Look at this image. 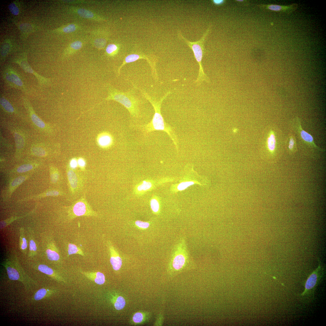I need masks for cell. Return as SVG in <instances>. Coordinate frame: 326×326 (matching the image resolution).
Instances as JSON below:
<instances>
[{
  "label": "cell",
  "mask_w": 326,
  "mask_h": 326,
  "mask_svg": "<svg viewBox=\"0 0 326 326\" xmlns=\"http://www.w3.org/2000/svg\"><path fill=\"white\" fill-rule=\"evenodd\" d=\"M10 46L8 44H5L2 47L1 53L2 56L5 57L7 55L10 50Z\"/></svg>",
  "instance_id": "obj_37"
},
{
  "label": "cell",
  "mask_w": 326,
  "mask_h": 326,
  "mask_svg": "<svg viewBox=\"0 0 326 326\" xmlns=\"http://www.w3.org/2000/svg\"><path fill=\"white\" fill-rule=\"evenodd\" d=\"M80 272L87 278L98 284H103L105 282V276L103 274L100 272H87L81 270Z\"/></svg>",
  "instance_id": "obj_11"
},
{
  "label": "cell",
  "mask_w": 326,
  "mask_h": 326,
  "mask_svg": "<svg viewBox=\"0 0 326 326\" xmlns=\"http://www.w3.org/2000/svg\"><path fill=\"white\" fill-rule=\"evenodd\" d=\"M31 119L34 123L38 127L41 128L45 127L44 123L35 114H32Z\"/></svg>",
  "instance_id": "obj_27"
},
{
  "label": "cell",
  "mask_w": 326,
  "mask_h": 326,
  "mask_svg": "<svg viewBox=\"0 0 326 326\" xmlns=\"http://www.w3.org/2000/svg\"><path fill=\"white\" fill-rule=\"evenodd\" d=\"M78 163L79 165L81 167H83L85 165V163L84 161L82 159L79 160Z\"/></svg>",
  "instance_id": "obj_46"
},
{
  "label": "cell",
  "mask_w": 326,
  "mask_h": 326,
  "mask_svg": "<svg viewBox=\"0 0 326 326\" xmlns=\"http://www.w3.org/2000/svg\"><path fill=\"white\" fill-rule=\"evenodd\" d=\"M0 102L2 107L7 112L12 113L14 112V109L11 103L4 98H1Z\"/></svg>",
  "instance_id": "obj_20"
},
{
  "label": "cell",
  "mask_w": 326,
  "mask_h": 326,
  "mask_svg": "<svg viewBox=\"0 0 326 326\" xmlns=\"http://www.w3.org/2000/svg\"><path fill=\"white\" fill-rule=\"evenodd\" d=\"M138 89L144 97L151 104L155 111V113L152 121L146 125L139 126V128L145 135H147L149 133L155 131H161L166 132L173 142L177 150H178L177 137L171 127L165 122L161 113L162 102L171 92H168L162 97L158 100L150 96L144 91L139 88Z\"/></svg>",
  "instance_id": "obj_1"
},
{
  "label": "cell",
  "mask_w": 326,
  "mask_h": 326,
  "mask_svg": "<svg viewBox=\"0 0 326 326\" xmlns=\"http://www.w3.org/2000/svg\"><path fill=\"white\" fill-rule=\"evenodd\" d=\"M110 249L111 255L110 263L113 269L116 271H118L122 267V260L113 246L110 245Z\"/></svg>",
  "instance_id": "obj_10"
},
{
  "label": "cell",
  "mask_w": 326,
  "mask_h": 326,
  "mask_svg": "<svg viewBox=\"0 0 326 326\" xmlns=\"http://www.w3.org/2000/svg\"><path fill=\"white\" fill-rule=\"evenodd\" d=\"M8 8L12 14L14 15H18L19 13V9L14 4L11 3L10 4Z\"/></svg>",
  "instance_id": "obj_35"
},
{
  "label": "cell",
  "mask_w": 326,
  "mask_h": 326,
  "mask_svg": "<svg viewBox=\"0 0 326 326\" xmlns=\"http://www.w3.org/2000/svg\"><path fill=\"white\" fill-rule=\"evenodd\" d=\"M41 272L51 276L55 279L60 281H64L63 279L56 274L54 270L46 265H40L38 268Z\"/></svg>",
  "instance_id": "obj_12"
},
{
  "label": "cell",
  "mask_w": 326,
  "mask_h": 326,
  "mask_svg": "<svg viewBox=\"0 0 326 326\" xmlns=\"http://www.w3.org/2000/svg\"><path fill=\"white\" fill-rule=\"evenodd\" d=\"M26 178V176L19 177L14 180L11 183V185L13 187L17 186L25 181Z\"/></svg>",
  "instance_id": "obj_29"
},
{
  "label": "cell",
  "mask_w": 326,
  "mask_h": 326,
  "mask_svg": "<svg viewBox=\"0 0 326 326\" xmlns=\"http://www.w3.org/2000/svg\"><path fill=\"white\" fill-rule=\"evenodd\" d=\"M33 168V166L30 164H26L20 166L17 169V171L19 173H23L28 171Z\"/></svg>",
  "instance_id": "obj_31"
},
{
  "label": "cell",
  "mask_w": 326,
  "mask_h": 326,
  "mask_svg": "<svg viewBox=\"0 0 326 326\" xmlns=\"http://www.w3.org/2000/svg\"><path fill=\"white\" fill-rule=\"evenodd\" d=\"M152 186V184L151 182L145 181L138 187L137 189L138 191H144L150 190Z\"/></svg>",
  "instance_id": "obj_23"
},
{
  "label": "cell",
  "mask_w": 326,
  "mask_h": 326,
  "mask_svg": "<svg viewBox=\"0 0 326 326\" xmlns=\"http://www.w3.org/2000/svg\"><path fill=\"white\" fill-rule=\"evenodd\" d=\"M118 49V48L116 45L111 44L108 45L107 47L106 52L109 55L113 56L117 53Z\"/></svg>",
  "instance_id": "obj_25"
},
{
  "label": "cell",
  "mask_w": 326,
  "mask_h": 326,
  "mask_svg": "<svg viewBox=\"0 0 326 326\" xmlns=\"http://www.w3.org/2000/svg\"><path fill=\"white\" fill-rule=\"evenodd\" d=\"M239 1V2H243V1H242H242H238H238Z\"/></svg>",
  "instance_id": "obj_49"
},
{
  "label": "cell",
  "mask_w": 326,
  "mask_h": 326,
  "mask_svg": "<svg viewBox=\"0 0 326 326\" xmlns=\"http://www.w3.org/2000/svg\"><path fill=\"white\" fill-rule=\"evenodd\" d=\"M20 66L26 72L34 74L36 76L39 78L40 79L41 81H43L44 82L45 81V79L44 78H43L42 77L40 76L39 75H37V74H36L34 72L33 70L31 67L28 63L25 61H22L20 63Z\"/></svg>",
  "instance_id": "obj_19"
},
{
  "label": "cell",
  "mask_w": 326,
  "mask_h": 326,
  "mask_svg": "<svg viewBox=\"0 0 326 326\" xmlns=\"http://www.w3.org/2000/svg\"><path fill=\"white\" fill-rule=\"evenodd\" d=\"M53 291H50L49 290L45 288H42L38 291L35 293L34 298L36 300H39L45 298L47 295L50 294V293H52Z\"/></svg>",
  "instance_id": "obj_18"
},
{
  "label": "cell",
  "mask_w": 326,
  "mask_h": 326,
  "mask_svg": "<svg viewBox=\"0 0 326 326\" xmlns=\"http://www.w3.org/2000/svg\"><path fill=\"white\" fill-rule=\"evenodd\" d=\"M318 266L311 274L305 283V290L301 295L302 296H304L314 289L322 276L323 273V269L319 259H318Z\"/></svg>",
  "instance_id": "obj_4"
},
{
  "label": "cell",
  "mask_w": 326,
  "mask_h": 326,
  "mask_svg": "<svg viewBox=\"0 0 326 326\" xmlns=\"http://www.w3.org/2000/svg\"><path fill=\"white\" fill-rule=\"evenodd\" d=\"M135 224L138 227L143 229L147 228L150 226L149 224L148 223L140 221H136L135 222Z\"/></svg>",
  "instance_id": "obj_38"
},
{
  "label": "cell",
  "mask_w": 326,
  "mask_h": 326,
  "mask_svg": "<svg viewBox=\"0 0 326 326\" xmlns=\"http://www.w3.org/2000/svg\"><path fill=\"white\" fill-rule=\"evenodd\" d=\"M29 249L31 251L36 252L37 250V247L35 242L33 240L30 241L29 243Z\"/></svg>",
  "instance_id": "obj_41"
},
{
  "label": "cell",
  "mask_w": 326,
  "mask_h": 326,
  "mask_svg": "<svg viewBox=\"0 0 326 326\" xmlns=\"http://www.w3.org/2000/svg\"><path fill=\"white\" fill-rule=\"evenodd\" d=\"M51 181L53 183L56 182L59 179V175L58 173L56 172L52 173L51 175Z\"/></svg>",
  "instance_id": "obj_42"
},
{
  "label": "cell",
  "mask_w": 326,
  "mask_h": 326,
  "mask_svg": "<svg viewBox=\"0 0 326 326\" xmlns=\"http://www.w3.org/2000/svg\"><path fill=\"white\" fill-rule=\"evenodd\" d=\"M48 249L46 251L48 258L52 261H57L60 258V256L57 252L55 250Z\"/></svg>",
  "instance_id": "obj_22"
},
{
  "label": "cell",
  "mask_w": 326,
  "mask_h": 326,
  "mask_svg": "<svg viewBox=\"0 0 326 326\" xmlns=\"http://www.w3.org/2000/svg\"><path fill=\"white\" fill-rule=\"evenodd\" d=\"M295 120L297 123L298 132L302 140L311 147L320 151H323L324 150L319 147L315 144L313 138L311 135L302 129L299 119L297 118Z\"/></svg>",
  "instance_id": "obj_8"
},
{
  "label": "cell",
  "mask_w": 326,
  "mask_h": 326,
  "mask_svg": "<svg viewBox=\"0 0 326 326\" xmlns=\"http://www.w3.org/2000/svg\"><path fill=\"white\" fill-rule=\"evenodd\" d=\"M276 140L274 132L272 131L269 133L267 141V148L269 152L273 154L276 148Z\"/></svg>",
  "instance_id": "obj_13"
},
{
  "label": "cell",
  "mask_w": 326,
  "mask_h": 326,
  "mask_svg": "<svg viewBox=\"0 0 326 326\" xmlns=\"http://www.w3.org/2000/svg\"><path fill=\"white\" fill-rule=\"evenodd\" d=\"M144 319V316L142 313L138 312L134 315L133 318V320L136 323H138L142 322Z\"/></svg>",
  "instance_id": "obj_33"
},
{
  "label": "cell",
  "mask_w": 326,
  "mask_h": 326,
  "mask_svg": "<svg viewBox=\"0 0 326 326\" xmlns=\"http://www.w3.org/2000/svg\"><path fill=\"white\" fill-rule=\"evenodd\" d=\"M106 44V40L103 39H97L94 42L95 47L98 49L102 48L105 46Z\"/></svg>",
  "instance_id": "obj_32"
},
{
  "label": "cell",
  "mask_w": 326,
  "mask_h": 326,
  "mask_svg": "<svg viewBox=\"0 0 326 326\" xmlns=\"http://www.w3.org/2000/svg\"><path fill=\"white\" fill-rule=\"evenodd\" d=\"M68 252L69 255L73 254H78L82 256H85L82 250L75 244H69L68 246Z\"/></svg>",
  "instance_id": "obj_17"
},
{
  "label": "cell",
  "mask_w": 326,
  "mask_h": 326,
  "mask_svg": "<svg viewBox=\"0 0 326 326\" xmlns=\"http://www.w3.org/2000/svg\"><path fill=\"white\" fill-rule=\"evenodd\" d=\"M298 4H293L287 6L272 5L262 6L272 11L289 14L296 11L298 8Z\"/></svg>",
  "instance_id": "obj_7"
},
{
  "label": "cell",
  "mask_w": 326,
  "mask_h": 326,
  "mask_svg": "<svg viewBox=\"0 0 326 326\" xmlns=\"http://www.w3.org/2000/svg\"><path fill=\"white\" fill-rule=\"evenodd\" d=\"M107 90V96L105 100L116 101L123 105L133 117L137 118L140 116V101L133 90L124 92L111 86L108 87Z\"/></svg>",
  "instance_id": "obj_2"
},
{
  "label": "cell",
  "mask_w": 326,
  "mask_h": 326,
  "mask_svg": "<svg viewBox=\"0 0 326 326\" xmlns=\"http://www.w3.org/2000/svg\"><path fill=\"white\" fill-rule=\"evenodd\" d=\"M82 45V44L81 42L76 41L72 43L71 47L74 50H78L81 48Z\"/></svg>",
  "instance_id": "obj_40"
},
{
  "label": "cell",
  "mask_w": 326,
  "mask_h": 326,
  "mask_svg": "<svg viewBox=\"0 0 326 326\" xmlns=\"http://www.w3.org/2000/svg\"><path fill=\"white\" fill-rule=\"evenodd\" d=\"M3 76L6 82L11 86L23 88V83L21 77L16 72L8 71L4 74Z\"/></svg>",
  "instance_id": "obj_6"
},
{
  "label": "cell",
  "mask_w": 326,
  "mask_h": 326,
  "mask_svg": "<svg viewBox=\"0 0 326 326\" xmlns=\"http://www.w3.org/2000/svg\"><path fill=\"white\" fill-rule=\"evenodd\" d=\"M32 151L36 155L42 157L45 154V151L42 148L40 147H35L33 149Z\"/></svg>",
  "instance_id": "obj_34"
},
{
  "label": "cell",
  "mask_w": 326,
  "mask_h": 326,
  "mask_svg": "<svg viewBox=\"0 0 326 326\" xmlns=\"http://www.w3.org/2000/svg\"><path fill=\"white\" fill-rule=\"evenodd\" d=\"M78 14L84 18L90 19L92 18L94 14L91 12L85 9H79L77 11Z\"/></svg>",
  "instance_id": "obj_24"
},
{
  "label": "cell",
  "mask_w": 326,
  "mask_h": 326,
  "mask_svg": "<svg viewBox=\"0 0 326 326\" xmlns=\"http://www.w3.org/2000/svg\"><path fill=\"white\" fill-rule=\"evenodd\" d=\"M213 2L215 4L217 5H220L224 2V1L222 0H214Z\"/></svg>",
  "instance_id": "obj_47"
},
{
  "label": "cell",
  "mask_w": 326,
  "mask_h": 326,
  "mask_svg": "<svg viewBox=\"0 0 326 326\" xmlns=\"http://www.w3.org/2000/svg\"><path fill=\"white\" fill-rule=\"evenodd\" d=\"M126 304V300L122 296L118 297L114 303L115 308L119 310L123 309L125 307Z\"/></svg>",
  "instance_id": "obj_21"
},
{
  "label": "cell",
  "mask_w": 326,
  "mask_h": 326,
  "mask_svg": "<svg viewBox=\"0 0 326 326\" xmlns=\"http://www.w3.org/2000/svg\"><path fill=\"white\" fill-rule=\"evenodd\" d=\"M151 206L152 210L155 213L158 212L160 204L158 201L156 199H152L151 201Z\"/></svg>",
  "instance_id": "obj_30"
},
{
  "label": "cell",
  "mask_w": 326,
  "mask_h": 326,
  "mask_svg": "<svg viewBox=\"0 0 326 326\" xmlns=\"http://www.w3.org/2000/svg\"><path fill=\"white\" fill-rule=\"evenodd\" d=\"M185 251L181 248H179L173 261L172 266L175 269L179 270L184 266L186 260Z\"/></svg>",
  "instance_id": "obj_9"
},
{
  "label": "cell",
  "mask_w": 326,
  "mask_h": 326,
  "mask_svg": "<svg viewBox=\"0 0 326 326\" xmlns=\"http://www.w3.org/2000/svg\"><path fill=\"white\" fill-rule=\"evenodd\" d=\"M209 31L208 29L199 41L194 42H191L182 36L180 33H179L178 34L179 37L183 40L191 49L194 54V57L199 65L198 76L195 81V83L197 86L200 85L204 81L207 82H210L209 78L204 72L202 64V60L204 52V42Z\"/></svg>",
  "instance_id": "obj_3"
},
{
  "label": "cell",
  "mask_w": 326,
  "mask_h": 326,
  "mask_svg": "<svg viewBox=\"0 0 326 326\" xmlns=\"http://www.w3.org/2000/svg\"><path fill=\"white\" fill-rule=\"evenodd\" d=\"M67 176L71 188L73 190L76 189L78 185V178L76 174L73 171L70 170L68 172Z\"/></svg>",
  "instance_id": "obj_15"
},
{
  "label": "cell",
  "mask_w": 326,
  "mask_h": 326,
  "mask_svg": "<svg viewBox=\"0 0 326 326\" xmlns=\"http://www.w3.org/2000/svg\"><path fill=\"white\" fill-rule=\"evenodd\" d=\"M193 181H188L181 182L178 185L177 189L178 191H182L187 188L188 187L195 184Z\"/></svg>",
  "instance_id": "obj_26"
},
{
  "label": "cell",
  "mask_w": 326,
  "mask_h": 326,
  "mask_svg": "<svg viewBox=\"0 0 326 326\" xmlns=\"http://www.w3.org/2000/svg\"><path fill=\"white\" fill-rule=\"evenodd\" d=\"M76 30V27L74 24H71L63 29L64 32L69 33L74 32Z\"/></svg>",
  "instance_id": "obj_39"
},
{
  "label": "cell",
  "mask_w": 326,
  "mask_h": 326,
  "mask_svg": "<svg viewBox=\"0 0 326 326\" xmlns=\"http://www.w3.org/2000/svg\"><path fill=\"white\" fill-rule=\"evenodd\" d=\"M7 270L9 278L12 280H19L20 278L19 272L14 268L8 266Z\"/></svg>",
  "instance_id": "obj_16"
},
{
  "label": "cell",
  "mask_w": 326,
  "mask_h": 326,
  "mask_svg": "<svg viewBox=\"0 0 326 326\" xmlns=\"http://www.w3.org/2000/svg\"><path fill=\"white\" fill-rule=\"evenodd\" d=\"M237 129H235L233 130V132L234 133H236L237 132Z\"/></svg>",
  "instance_id": "obj_48"
},
{
  "label": "cell",
  "mask_w": 326,
  "mask_h": 326,
  "mask_svg": "<svg viewBox=\"0 0 326 326\" xmlns=\"http://www.w3.org/2000/svg\"><path fill=\"white\" fill-rule=\"evenodd\" d=\"M289 149L293 151L296 148V142L293 138L291 137L290 138L288 145Z\"/></svg>",
  "instance_id": "obj_36"
},
{
  "label": "cell",
  "mask_w": 326,
  "mask_h": 326,
  "mask_svg": "<svg viewBox=\"0 0 326 326\" xmlns=\"http://www.w3.org/2000/svg\"><path fill=\"white\" fill-rule=\"evenodd\" d=\"M73 217L82 216H92L96 214L86 203L83 201H79L73 206L72 210Z\"/></svg>",
  "instance_id": "obj_5"
},
{
  "label": "cell",
  "mask_w": 326,
  "mask_h": 326,
  "mask_svg": "<svg viewBox=\"0 0 326 326\" xmlns=\"http://www.w3.org/2000/svg\"><path fill=\"white\" fill-rule=\"evenodd\" d=\"M15 138L17 147L18 149L22 148L24 144V141L22 137L19 134L16 133L15 134Z\"/></svg>",
  "instance_id": "obj_28"
},
{
  "label": "cell",
  "mask_w": 326,
  "mask_h": 326,
  "mask_svg": "<svg viewBox=\"0 0 326 326\" xmlns=\"http://www.w3.org/2000/svg\"><path fill=\"white\" fill-rule=\"evenodd\" d=\"M113 142L111 136L108 134H104L101 135L98 139L99 144L102 147H107L110 146Z\"/></svg>",
  "instance_id": "obj_14"
},
{
  "label": "cell",
  "mask_w": 326,
  "mask_h": 326,
  "mask_svg": "<svg viewBox=\"0 0 326 326\" xmlns=\"http://www.w3.org/2000/svg\"><path fill=\"white\" fill-rule=\"evenodd\" d=\"M60 193L57 191L53 190L48 192L46 194L47 196H57L59 195Z\"/></svg>",
  "instance_id": "obj_43"
},
{
  "label": "cell",
  "mask_w": 326,
  "mask_h": 326,
  "mask_svg": "<svg viewBox=\"0 0 326 326\" xmlns=\"http://www.w3.org/2000/svg\"><path fill=\"white\" fill-rule=\"evenodd\" d=\"M21 244V249L23 250L26 249L27 248V245L26 240L25 238L23 237L22 238Z\"/></svg>",
  "instance_id": "obj_44"
},
{
  "label": "cell",
  "mask_w": 326,
  "mask_h": 326,
  "mask_svg": "<svg viewBox=\"0 0 326 326\" xmlns=\"http://www.w3.org/2000/svg\"><path fill=\"white\" fill-rule=\"evenodd\" d=\"M77 165V163L76 160H72L70 162V166L73 169L76 168Z\"/></svg>",
  "instance_id": "obj_45"
}]
</instances>
